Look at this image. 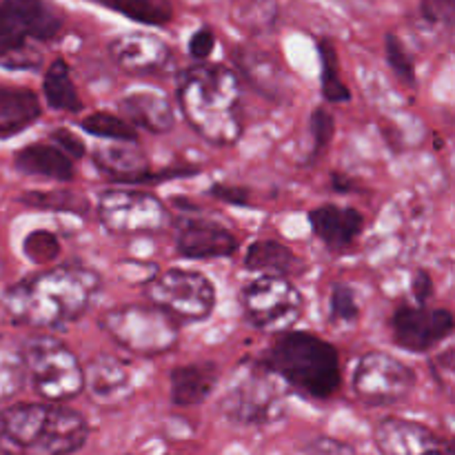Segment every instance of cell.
<instances>
[{
    "label": "cell",
    "instance_id": "cell-29",
    "mask_svg": "<svg viewBox=\"0 0 455 455\" xmlns=\"http://www.w3.org/2000/svg\"><path fill=\"white\" fill-rule=\"evenodd\" d=\"M320 65H323V96L329 102H347L351 98L349 87L342 83L340 67H338V53L329 40H320Z\"/></svg>",
    "mask_w": 455,
    "mask_h": 455
},
{
    "label": "cell",
    "instance_id": "cell-40",
    "mask_svg": "<svg viewBox=\"0 0 455 455\" xmlns=\"http://www.w3.org/2000/svg\"><path fill=\"white\" fill-rule=\"evenodd\" d=\"M212 194L216 196V198L227 200V203H231V204H247V203H249L247 191L240 189V187L216 185V187H213V189H212Z\"/></svg>",
    "mask_w": 455,
    "mask_h": 455
},
{
    "label": "cell",
    "instance_id": "cell-8",
    "mask_svg": "<svg viewBox=\"0 0 455 455\" xmlns=\"http://www.w3.org/2000/svg\"><path fill=\"white\" fill-rule=\"evenodd\" d=\"M100 329L116 345L136 355H163L178 345L176 320L156 307H116L102 315Z\"/></svg>",
    "mask_w": 455,
    "mask_h": 455
},
{
    "label": "cell",
    "instance_id": "cell-37",
    "mask_svg": "<svg viewBox=\"0 0 455 455\" xmlns=\"http://www.w3.org/2000/svg\"><path fill=\"white\" fill-rule=\"evenodd\" d=\"M213 47H216V34L212 31V27H200L189 38V53L196 60H207Z\"/></svg>",
    "mask_w": 455,
    "mask_h": 455
},
{
    "label": "cell",
    "instance_id": "cell-33",
    "mask_svg": "<svg viewBox=\"0 0 455 455\" xmlns=\"http://www.w3.org/2000/svg\"><path fill=\"white\" fill-rule=\"evenodd\" d=\"M58 253H60V243L49 231H34L25 238V256L34 262L49 265V262L56 260Z\"/></svg>",
    "mask_w": 455,
    "mask_h": 455
},
{
    "label": "cell",
    "instance_id": "cell-16",
    "mask_svg": "<svg viewBox=\"0 0 455 455\" xmlns=\"http://www.w3.org/2000/svg\"><path fill=\"white\" fill-rule=\"evenodd\" d=\"M109 56L127 74L147 76L164 69L172 58L167 43L145 31H129L109 43Z\"/></svg>",
    "mask_w": 455,
    "mask_h": 455
},
{
    "label": "cell",
    "instance_id": "cell-2",
    "mask_svg": "<svg viewBox=\"0 0 455 455\" xmlns=\"http://www.w3.org/2000/svg\"><path fill=\"white\" fill-rule=\"evenodd\" d=\"M178 100L187 123L213 145H234L243 136V87L225 65H200L182 71Z\"/></svg>",
    "mask_w": 455,
    "mask_h": 455
},
{
    "label": "cell",
    "instance_id": "cell-4",
    "mask_svg": "<svg viewBox=\"0 0 455 455\" xmlns=\"http://www.w3.org/2000/svg\"><path fill=\"white\" fill-rule=\"evenodd\" d=\"M260 363L302 398H331L340 387L336 347L309 331H287L275 338Z\"/></svg>",
    "mask_w": 455,
    "mask_h": 455
},
{
    "label": "cell",
    "instance_id": "cell-13",
    "mask_svg": "<svg viewBox=\"0 0 455 455\" xmlns=\"http://www.w3.org/2000/svg\"><path fill=\"white\" fill-rule=\"evenodd\" d=\"M395 345L407 351H431L453 331V315L447 309H429L425 305H403L391 320Z\"/></svg>",
    "mask_w": 455,
    "mask_h": 455
},
{
    "label": "cell",
    "instance_id": "cell-19",
    "mask_svg": "<svg viewBox=\"0 0 455 455\" xmlns=\"http://www.w3.org/2000/svg\"><path fill=\"white\" fill-rule=\"evenodd\" d=\"M220 369L213 363H191L169 373V398L176 407H198L213 394Z\"/></svg>",
    "mask_w": 455,
    "mask_h": 455
},
{
    "label": "cell",
    "instance_id": "cell-30",
    "mask_svg": "<svg viewBox=\"0 0 455 455\" xmlns=\"http://www.w3.org/2000/svg\"><path fill=\"white\" fill-rule=\"evenodd\" d=\"M275 16H278L275 0H244L234 12L235 22L251 31H265L274 27Z\"/></svg>",
    "mask_w": 455,
    "mask_h": 455
},
{
    "label": "cell",
    "instance_id": "cell-7",
    "mask_svg": "<svg viewBox=\"0 0 455 455\" xmlns=\"http://www.w3.org/2000/svg\"><path fill=\"white\" fill-rule=\"evenodd\" d=\"M220 411L240 427H267L284 416V394L278 378L262 363L240 369L229 391L222 395Z\"/></svg>",
    "mask_w": 455,
    "mask_h": 455
},
{
    "label": "cell",
    "instance_id": "cell-10",
    "mask_svg": "<svg viewBox=\"0 0 455 455\" xmlns=\"http://www.w3.org/2000/svg\"><path fill=\"white\" fill-rule=\"evenodd\" d=\"M240 307L253 327L280 333L300 320L305 300L289 280L260 275L240 289Z\"/></svg>",
    "mask_w": 455,
    "mask_h": 455
},
{
    "label": "cell",
    "instance_id": "cell-22",
    "mask_svg": "<svg viewBox=\"0 0 455 455\" xmlns=\"http://www.w3.org/2000/svg\"><path fill=\"white\" fill-rule=\"evenodd\" d=\"M93 163L102 173L118 182L154 180L149 167H147L145 154L133 145H127V142H116V145L96 149L93 151Z\"/></svg>",
    "mask_w": 455,
    "mask_h": 455
},
{
    "label": "cell",
    "instance_id": "cell-24",
    "mask_svg": "<svg viewBox=\"0 0 455 455\" xmlns=\"http://www.w3.org/2000/svg\"><path fill=\"white\" fill-rule=\"evenodd\" d=\"M296 265V253L278 240H258L244 256V267L249 271H258L260 275H271V278H284L287 274H293Z\"/></svg>",
    "mask_w": 455,
    "mask_h": 455
},
{
    "label": "cell",
    "instance_id": "cell-6",
    "mask_svg": "<svg viewBox=\"0 0 455 455\" xmlns=\"http://www.w3.org/2000/svg\"><path fill=\"white\" fill-rule=\"evenodd\" d=\"M36 394L49 403H65L83 394V364L69 347L52 336H34L20 349Z\"/></svg>",
    "mask_w": 455,
    "mask_h": 455
},
{
    "label": "cell",
    "instance_id": "cell-41",
    "mask_svg": "<svg viewBox=\"0 0 455 455\" xmlns=\"http://www.w3.org/2000/svg\"><path fill=\"white\" fill-rule=\"evenodd\" d=\"M431 293H434V283H431L429 274L416 271V275H413V296H416V300L422 305V302L429 300Z\"/></svg>",
    "mask_w": 455,
    "mask_h": 455
},
{
    "label": "cell",
    "instance_id": "cell-25",
    "mask_svg": "<svg viewBox=\"0 0 455 455\" xmlns=\"http://www.w3.org/2000/svg\"><path fill=\"white\" fill-rule=\"evenodd\" d=\"M43 92L52 109L71 111V114L83 109V102H80L78 92H76L74 80H71L69 65L62 58H58V60H53L47 67V74H44L43 80Z\"/></svg>",
    "mask_w": 455,
    "mask_h": 455
},
{
    "label": "cell",
    "instance_id": "cell-35",
    "mask_svg": "<svg viewBox=\"0 0 455 455\" xmlns=\"http://www.w3.org/2000/svg\"><path fill=\"white\" fill-rule=\"evenodd\" d=\"M311 133H314V151L311 158L323 154L333 138V118L327 109H315L311 114Z\"/></svg>",
    "mask_w": 455,
    "mask_h": 455
},
{
    "label": "cell",
    "instance_id": "cell-28",
    "mask_svg": "<svg viewBox=\"0 0 455 455\" xmlns=\"http://www.w3.org/2000/svg\"><path fill=\"white\" fill-rule=\"evenodd\" d=\"M25 363L20 349H13L9 342L0 340V403L13 398L25 385Z\"/></svg>",
    "mask_w": 455,
    "mask_h": 455
},
{
    "label": "cell",
    "instance_id": "cell-31",
    "mask_svg": "<svg viewBox=\"0 0 455 455\" xmlns=\"http://www.w3.org/2000/svg\"><path fill=\"white\" fill-rule=\"evenodd\" d=\"M20 200L29 207L53 209V212L84 213V209H87V203L71 191H29Z\"/></svg>",
    "mask_w": 455,
    "mask_h": 455
},
{
    "label": "cell",
    "instance_id": "cell-26",
    "mask_svg": "<svg viewBox=\"0 0 455 455\" xmlns=\"http://www.w3.org/2000/svg\"><path fill=\"white\" fill-rule=\"evenodd\" d=\"M89 3L123 13L142 25L163 27L173 18L172 0H89Z\"/></svg>",
    "mask_w": 455,
    "mask_h": 455
},
{
    "label": "cell",
    "instance_id": "cell-38",
    "mask_svg": "<svg viewBox=\"0 0 455 455\" xmlns=\"http://www.w3.org/2000/svg\"><path fill=\"white\" fill-rule=\"evenodd\" d=\"M52 140L53 145H56L58 149L65 151L71 160L83 158L84 156L83 140H78V138H76L71 132H67V129H56V132H52Z\"/></svg>",
    "mask_w": 455,
    "mask_h": 455
},
{
    "label": "cell",
    "instance_id": "cell-11",
    "mask_svg": "<svg viewBox=\"0 0 455 455\" xmlns=\"http://www.w3.org/2000/svg\"><path fill=\"white\" fill-rule=\"evenodd\" d=\"M98 218L118 235L158 234L167 227L169 213L158 196L136 189H109L98 196Z\"/></svg>",
    "mask_w": 455,
    "mask_h": 455
},
{
    "label": "cell",
    "instance_id": "cell-12",
    "mask_svg": "<svg viewBox=\"0 0 455 455\" xmlns=\"http://www.w3.org/2000/svg\"><path fill=\"white\" fill-rule=\"evenodd\" d=\"M416 385L411 367L380 351L363 355L354 373V391L369 407L394 404L407 398Z\"/></svg>",
    "mask_w": 455,
    "mask_h": 455
},
{
    "label": "cell",
    "instance_id": "cell-23",
    "mask_svg": "<svg viewBox=\"0 0 455 455\" xmlns=\"http://www.w3.org/2000/svg\"><path fill=\"white\" fill-rule=\"evenodd\" d=\"M38 96L29 89L0 84V138L20 133L40 118Z\"/></svg>",
    "mask_w": 455,
    "mask_h": 455
},
{
    "label": "cell",
    "instance_id": "cell-39",
    "mask_svg": "<svg viewBox=\"0 0 455 455\" xmlns=\"http://www.w3.org/2000/svg\"><path fill=\"white\" fill-rule=\"evenodd\" d=\"M305 455H354V449L340 440L318 438L305 449Z\"/></svg>",
    "mask_w": 455,
    "mask_h": 455
},
{
    "label": "cell",
    "instance_id": "cell-17",
    "mask_svg": "<svg viewBox=\"0 0 455 455\" xmlns=\"http://www.w3.org/2000/svg\"><path fill=\"white\" fill-rule=\"evenodd\" d=\"M311 231L323 240L329 251H347L354 247L364 227L363 213L354 207L340 204H320L309 213Z\"/></svg>",
    "mask_w": 455,
    "mask_h": 455
},
{
    "label": "cell",
    "instance_id": "cell-27",
    "mask_svg": "<svg viewBox=\"0 0 455 455\" xmlns=\"http://www.w3.org/2000/svg\"><path fill=\"white\" fill-rule=\"evenodd\" d=\"M80 127L87 133H92V136L105 138V140L127 142V145H133L138 140L136 127H132L127 120L118 118V116L107 114V111H98V114L87 116V118H83Z\"/></svg>",
    "mask_w": 455,
    "mask_h": 455
},
{
    "label": "cell",
    "instance_id": "cell-14",
    "mask_svg": "<svg viewBox=\"0 0 455 455\" xmlns=\"http://www.w3.org/2000/svg\"><path fill=\"white\" fill-rule=\"evenodd\" d=\"M176 244L180 256L191 260L227 258L238 251V238L225 225L209 218H182L178 222Z\"/></svg>",
    "mask_w": 455,
    "mask_h": 455
},
{
    "label": "cell",
    "instance_id": "cell-21",
    "mask_svg": "<svg viewBox=\"0 0 455 455\" xmlns=\"http://www.w3.org/2000/svg\"><path fill=\"white\" fill-rule=\"evenodd\" d=\"M120 111L127 116V123L132 127H142L151 133L169 132L176 120L172 102L154 92L129 93L120 100Z\"/></svg>",
    "mask_w": 455,
    "mask_h": 455
},
{
    "label": "cell",
    "instance_id": "cell-32",
    "mask_svg": "<svg viewBox=\"0 0 455 455\" xmlns=\"http://www.w3.org/2000/svg\"><path fill=\"white\" fill-rule=\"evenodd\" d=\"M360 318V307L354 289L347 284H336L329 296V323L336 327H349Z\"/></svg>",
    "mask_w": 455,
    "mask_h": 455
},
{
    "label": "cell",
    "instance_id": "cell-18",
    "mask_svg": "<svg viewBox=\"0 0 455 455\" xmlns=\"http://www.w3.org/2000/svg\"><path fill=\"white\" fill-rule=\"evenodd\" d=\"M83 391L98 404L123 403L132 394V371L127 364L111 355H96L83 367Z\"/></svg>",
    "mask_w": 455,
    "mask_h": 455
},
{
    "label": "cell",
    "instance_id": "cell-3",
    "mask_svg": "<svg viewBox=\"0 0 455 455\" xmlns=\"http://www.w3.org/2000/svg\"><path fill=\"white\" fill-rule=\"evenodd\" d=\"M87 438V420L56 403L16 404L0 411V449L9 455H71Z\"/></svg>",
    "mask_w": 455,
    "mask_h": 455
},
{
    "label": "cell",
    "instance_id": "cell-5",
    "mask_svg": "<svg viewBox=\"0 0 455 455\" xmlns=\"http://www.w3.org/2000/svg\"><path fill=\"white\" fill-rule=\"evenodd\" d=\"M62 20L43 0H0V65L7 69H36L43 62L36 43H49Z\"/></svg>",
    "mask_w": 455,
    "mask_h": 455
},
{
    "label": "cell",
    "instance_id": "cell-36",
    "mask_svg": "<svg viewBox=\"0 0 455 455\" xmlns=\"http://www.w3.org/2000/svg\"><path fill=\"white\" fill-rule=\"evenodd\" d=\"M420 13L434 25H451L455 0H420Z\"/></svg>",
    "mask_w": 455,
    "mask_h": 455
},
{
    "label": "cell",
    "instance_id": "cell-15",
    "mask_svg": "<svg viewBox=\"0 0 455 455\" xmlns=\"http://www.w3.org/2000/svg\"><path fill=\"white\" fill-rule=\"evenodd\" d=\"M376 447L382 455H451L434 431L403 418H385L376 427Z\"/></svg>",
    "mask_w": 455,
    "mask_h": 455
},
{
    "label": "cell",
    "instance_id": "cell-20",
    "mask_svg": "<svg viewBox=\"0 0 455 455\" xmlns=\"http://www.w3.org/2000/svg\"><path fill=\"white\" fill-rule=\"evenodd\" d=\"M13 164L25 176L47 178V180L65 182L71 180L76 173L74 160L52 142H34L22 147L13 158Z\"/></svg>",
    "mask_w": 455,
    "mask_h": 455
},
{
    "label": "cell",
    "instance_id": "cell-1",
    "mask_svg": "<svg viewBox=\"0 0 455 455\" xmlns=\"http://www.w3.org/2000/svg\"><path fill=\"white\" fill-rule=\"evenodd\" d=\"M100 283V275L87 267H53L9 287L3 309L16 324L62 329L87 314Z\"/></svg>",
    "mask_w": 455,
    "mask_h": 455
},
{
    "label": "cell",
    "instance_id": "cell-9",
    "mask_svg": "<svg viewBox=\"0 0 455 455\" xmlns=\"http://www.w3.org/2000/svg\"><path fill=\"white\" fill-rule=\"evenodd\" d=\"M147 296L156 309L173 320L200 323L216 307V289L207 275L198 271L169 269L147 280Z\"/></svg>",
    "mask_w": 455,
    "mask_h": 455
},
{
    "label": "cell",
    "instance_id": "cell-34",
    "mask_svg": "<svg viewBox=\"0 0 455 455\" xmlns=\"http://www.w3.org/2000/svg\"><path fill=\"white\" fill-rule=\"evenodd\" d=\"M385 52H387V60H389L391 69L395 71V76L407 84L416 83V65H413L411 56H409V52L404 49V44L398 40V36L394 34L387 36Z\"/></svg>",
    "mask_w": 455,
    "mask_h": 455
}]
</instances>
